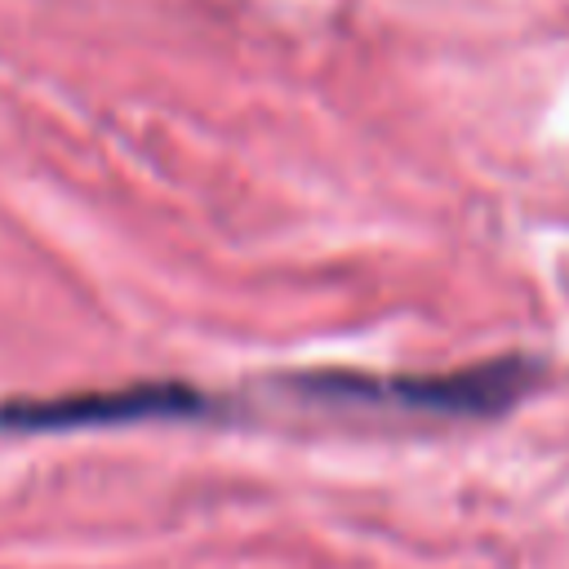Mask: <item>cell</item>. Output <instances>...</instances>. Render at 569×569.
I'll list each match as a JSON object with an SVG mask.
<instances>
[{
	"mask_svg": "<svg viewBox=\"0 0 569 569\" xmlns=\"http://www.w3.org/2000/svg\"><path fill=\"white\" fill-rule=\"evenodd\" d=\"M196 396L182 387H129V391H93V396H62V400H36V405H9L0 418L9 427H89V422H129V418H169V413H196Z\"/></svg>",
	"mask_w": 569,
	"mask_h": 569,
	"instance_id": "obj_2",
	"label": "cell"
},
{
	"mask_svg": "<svg viewBox=\"0 0 569 569\" xmlns=\"http://www.w3.org/2000/svg\"><path fill=\"white\" fill-rule=\"evenodd\" d=\"M533 382V369L525 360H489L471 365L445 378H396V382H365V378H311V391L329 396H365V400H396L400 409L413 413H445V418H480V413H502L525 396Z\"/></svg>",
	"mask_w": 569,
	"mask_h": 569,
	"instance_id": "obj_1",
	"label": "cell"
}]
</instances>
